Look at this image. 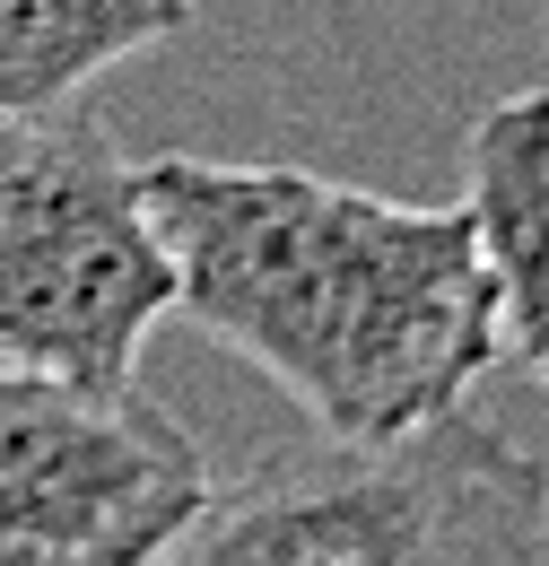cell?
Segmentation results:
<instances>
[{
	"instance_id": "6",
	"label": "cell",
	"mask_w": 549,
	"mask_h": 566,
	"mask_svg": "<svg viewBox=\"0 0 549 566\" xmlns=\"http://www.w3.org/2000/svg\"><path fill=\"white\" fill-rule=\"evenodd\" d=\"M193 0H0V123L62 114L87 78L175 44Z\"/></svg>"
},
{
	"instance_id": "2",
	"label": "cell",
	"mask_w": 549,
	"mask_h": 566,
	"mask_svg": "<svg viewBox=\"0 0 549 566\" xmlns=\"http://www.w3.org/2000/svg\"><path fill=\"white\" fill-rule=\"evenodd\" d=\"M157 566H549V471L480 410L393 444L305 436L209 489Z\"/></svg>"
},
{
	"instance_id": "1",
	"label": "cell",
	"mask_w": 549,
	"mask_h": 566,
	"mask_svg": "<svg viewBox=\"0 0 549 566\" xmlns=\"http://www.w3.org/2000/svg\"><path fill=\"white\" fill-rule=\"evenodd\" d=\"M175 314L271 375L341 444H393L472 410L506 366L497 280L463 201H393L305 166L139 157Z\"/></svg>"
},
{
	"instance_id": "5",
	"label": "cell",
	"mask_w": 549,
	"mask_h": 566,
	"mask_svg": "<svg viewBox=\"0 0 549 566\" xmlns=\"http://www.w3.org/2000/svg\"><path fill=\"white\" fill-rule=\"evenodd\" d=\"M463 210L480 227L506 366L549 392V87L497 96L463 140Z\"/></svg>"
},
{
	"instance_id": "3",
	"label": "cell",
	"mask_w": 549,
	"mask_h": 566,
	"mask_svg": "<svg viewBox=\"0 0 549 566\" xmlns=\"http://www.w3.org/2000/svg\"><path fill=\"white\" fill-rule=\"evenodd\" d=\"M175 314L139 157L96 114L0 123V366L62 384H132Z\"/></svg>"
},
{
	"instance_id": "4",
	"label": "cell",
	"mask_w": 549,
	"mask_h": 566,
	"mask_svg": "<svg viewBox=\"0 0 549 566\" xmlns=\"http://www.w3.org/2000/svg\"><path fill=\"white\" fill-rule=\"evenodd\" d=\"M209 489L193 427L139 384L0 366V566H157Z\"/></svg>"
}]
</instances>
